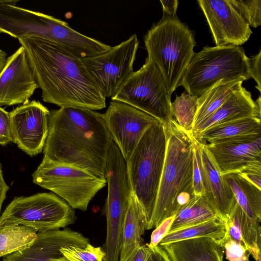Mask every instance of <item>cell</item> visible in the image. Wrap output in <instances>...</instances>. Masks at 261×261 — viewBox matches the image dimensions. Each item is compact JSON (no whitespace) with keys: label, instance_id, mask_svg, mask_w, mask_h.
<instances>
[{"label":"cell","instance_id":"obj_1","mask_svg":"<svg viewBox=\"0 0 261 261\" xmlns=\"http://www.w3.org/2000/svg\"><path fill=\"white\" fill-rule=\"evenodd\" d=\"M18 40L44 102L95 111L106 107V98L81 59L47 40L32 37Z\"/></svg>","mask_w":261,"mask_h":261},{"label":"cell","instance_id":"obj_2","mask_svg":"<svg viewBox=\"0 0 261 261\" xmlns=\"http://www.w3.org/2000/svg\"><path fill=\"white\" fill-rule=\"evenodd\" d=\"M111 140L103 114L83 108H60L49 112L43 158L105 178Z\"/></svg>","mask_w":261,"mask_h":261},{"label":"cell","instance_id":"obj_3","mask_svg":"<svg viewBox=\"0 0 261 261\" xmlns=\"http://www.w3.org/2000/svg\"><path fill=\"white\" fill-rule=\"evenodd\" d=\"M167 134L164 164L154 209L146 229L157 227L174 216L195 195L193 185V149L196 139L173 118L163 124Z\"/></svg>","mask_w":261,"mask_h":261},{"label":"cell","instance_id":"obj_4","mask_svg":"<svg viewBox=\"0 0 261 261\" xmlns=\"http://www.w3.org/2000/svg\"><path fill=\"white\" fill-rule=\"evenodd\" d=\"M144 43L148 57L159 69L171 96L195 54L193 33L176 16L164 14L145 35Z\"/></svg>","mask_w":261,"mask_h":261},{"label":"cell","instance_id":"obj_5","mask_svg":"<svg viewBox=\"0 0 261 261\" xmlns=\"http://www.w3.org/2000/svg\"><path fill=\"white\" fill-rule=\"evenodd\" d=\"M166 146L165 127L158 121L146 131L126 162L133 192L144 211L148 223L155 205Z\"/></svg>","mask_w":261,"mask_h":261},{"label":"cell","instance_id":"obj_6","mask_svg":"<svg viewBox=\"0 0 261 261\" xmlns=\"http://www.w3.org/2000/svg\"><path fill=\"white\" fill-rule=\"evenodd\" d=\"M250 62L240 46H205L193 56L179 86L199 97L222 79L251 78Z\"/></svg>","mask_w":261,"mask_h":261},{"label":"cell","instance_id":"obj_7","mask_svg":"<svg viewBox=\"0 0 261 261\" xmlns=\"http://www.w3.org/2000/svg\"><path fill=\"white\" fill-rule=\"evenodd\" d=\"M32 177L34 183L57 194L72 208L82 211L87 210L90 201L107 184L106 178L44 158Z\"/></svg>","mask_w":261,"mask_h":261},{"label":"cell","instance_id":"obj_8","mask_svg":"<svg viewBox=\"0 0 261 261\" xmlns=\"http://www.w3.org/2000/svg\"><path fill=\"white\" fill-rule=\"evenodd\" d=\"M76 220L75 212L64 200L51 193L15 197L0 217V227L21 225L37 231L65 228Z\"/></svg>","mask_w":261,"mask_h":261},{"label":"cell","instance_id":"obj_9","mask_svg":"<svg viewBox=\"0 0 261 261\" xmlns=\"http://www.w3.org/2000/svg\"><path fill=\"white\" fill-rule=\"evenodd\" d=\"M111 99L133 106L163 124L173 118L171 96L166 83L158 67L148 57L143 66L122 83Z\"/></svg>","mask_w":261,"mask_h":261},{"label":"cell","instance_id":"obj_10","mask_svg":"<svg viewBox=\"0 0 261 261\" xmlns=\"http://www.w3.org/2000/svg\"><path fill=\"white\" fill-rule=\"evenodd\" d=\"M138 46L137 36L134 34L105 53L82 59L106 98H112L133 72Z\"/></svg>","mask_w":261,"mask_h":261},{"label":"cell","instance_id":"obj_11","mask_svg":"<svg viewBox=\"0 0 261 261\" xmlns=\"http://www.w3.org/2000/svg\"><path fill=\"white\" fill-rule=\"evenodd\" d=\"M103 116L112 140L126 162L146 131L159 121L133 106L113 100Z\"/></svg>","mask_w":261,"mask_h":261},{"label":"cell","instance_id":"obj_12","mask_svg":"<svg viewBox=\"0 0 261 261\" xmlns=\"http://www.w3.org/2000/svg\"><path fill=\"white\" fill-rule=\"evenodd\" d=\"M105 177L108 190L105 209L107 228L110 231L117 232L122 227L133 192L126 161L112 140L109 149Z\"/></svg>","mask_w":261,"mask_h":261},{"label":"cell","instance_id":"obj_13","mask_svg":"<svg viewBox=\"0 0 261 261\" xmlns=\"http://www.w3.org/2000/svg\"><path fill=\"white\" fill-rule=\"evenodd\" d=\"M49 112L39 101L32 100L10 113L13 142L31 156L43 150L48 134Z\"/></svg>","mask_w":261,"mask_h":261},{"label":"cell","instance_id":"obj_14","mask_svg":"<svg viewBox=\"0 0 261 261\" xmlns=\"http://www.w3.org/2000/svg\"><path fill=\"white\" fill-rule=\"evenodd\" d=\"M216 46H240L252 33L250 26L230 0H198Z\"/></svg>","mask_w":261,"mask_h":261},{"label":"cell","instance_id":"obj_15","mask_svg":"<svg viewBox=\"0 0 261 261\" xmlns=\"http://www.w3.org/2000/svg\"><path fill=\"white\" fill-rule=\"evenodd\" d=\"M222 176L261 168V136L206 144Z\"/></svg>","mask_w":261,"mask_h":261},{"label":"cell","instance_id":"obj_16","mask_svg":"<svg viewBox=\"0 0 261 261\" xmlns=\"http://www.w3.org/2000/svg\"><path fill=\"white\" fill-rule=\"evenodd\" d=\"M38 85L22 46L7 58L0 72V107L26 103Z\"/></svg>","mask_w":261,"mask_h":261},{"label":"cell","instance_id":"obj_17","mask_svg":"<svg viewBox=\"0 0 261 261\" xmlns=\"http://www.w3.org/2000/svg\"><path fill=\"white\" fill-rule=\"evenodd\" d=\"M90 243L82 233L68 228L39 231L28 247L3 257V261H69L61 252L63 247H84Z\"/></svg>","mask_w":261,"mask_h":261},{"label":"cell","instance_id":"obj_18","mask_svg":"<svg viewBox=\"0 0 261 261\" xmlns=\"http://www.w3.org/2000/svg\"><path fill=\"white\" fill-rule=\"evenodd\" d=\"M204 195L224 222L228 219L236 202L230 188L220 171L205 142H200Z\"/></svg>","mask_w":261,"mask_h":261},{"label":"cell","instance_id":"obj_19","mask_svg":"<svg viewBox=\"0 0 261 261\" xmlns=\"http://www.w3.org/2000/svg\"><path fill=\"white\" fill-rule=\"evenodd\" d=\"M260 97L254 101L242 85L235 89L223 103L193 130L196 138L203 131L217 125L247 117L261 116Z\"/></svg>","mask_w":261,"mask_h":261},{"label":"cell","instance_id":"obj_20","mask_svg":"<svg viewBox=\"0 0 261 261\" xmlns=\"http://www.w3.org/2000/svg\"><path fill=\"white\" fill-rule=\"evenodd\" d=\"M171 261H223L224 248L209 237L180 240L161 246Z\"/></svg>","mask_w":261,"mask_h":261},{"label":"cell","instance_id":"obj_21","mask_svg":"<svg viewBox=\"0 0 261 261\" xmlns=\"http://www.w3.org/2000/svg\"><path fill=\"white\" fill-rule=\"evenodd\" d=\"M144 211L133 193L123 222L119 261H129L141 244L147 225Z\"/></svg>","mask_w":261,"mask_h":261},{"label":"cell","instance_id":"obj_22","mask_svg":"<svg viewBox=\"0 0 261 261\" xmlns=\"http://www.w3.org/2000/svg\"><path fill=\"white\" fill-rule=\"evenodd\" d=\"M261 136V121L258 117H247L212 126L195 139L200 142H214L243 137Z\"/></svg>","mask_w":261,"mask_h":261},{"label":"cell","instance_id":"obj_23","mask_svg":"<svg viewBox=\"0 0 261 261\" xmlns=\"http://www.w3.org/2000/svg\"><path fill=\"white\" fill-rule=\"evenodd\" d=\"M233 194L237 203L252 220L261 221V190L239 173L223 175Z\"/></svg>","mask_w":261,"mask_h":261},{"label":"cell","instance_id":"obj_24","mask_svg":"<svg viewBox=\"0 0 261 261\" xmlns=\"http://www.w3.org/2000/svg\"><path fill=\"white\" fill-rule=\"evenodd\" d=\"M244 81V79H222L199 97L193 129L211 116L235 89L242 85Z\"/></svg>","mask_w":261,"mask_h":261},{"label":"cell","instance_id":"obj_25","mask_svg":"<svg viewBox=\"0 0 261 261\" xmlns=\"http://www.w3.org/2000/svg\"><path fill=\"white\" fill-rule=\"evenodd\" d=\"M217 218L216 212L205 195H195L176 213L169 231Z\"/></svg>","mask_w":261,"mask_h":261},{"label":"cell","instance_id":"obj_26","mask_svg":"<svg viewBox=\"0 0 261 261\" xmlns=\"http://www.w3.org/2000/svg\"><path fill=\"white\" fill-rule=\"evenodd\" d=\"M227 220H230L237 228L250 254L256 261H260V222L250 218L237 202Z\"/></svg>","mask_w":261,"mask_h":261},{"label":"cell","instance_id":"obj_27","mask_svg":"<svg viewBox=\"0 0 261 261\" xmlns=\"http://www.w3.org/2000/svg\"><path fill=\"white\" fill-rule=\"evenodd\" d=\"M226 234L225 223L219 218H217L169 231L162 239L159 245L163 246L180 240L200 237H209L221 241Z\"/></svg>","mask_w":261,"mask_h":261},{"label":"cell","instance_id":"obj_28","mask_svg":"<svg viewBox=\"0 0 261 261\" xmlns=\"http://www.w3.org/2000/svg\"><path fill=\"white\" fill-rule=\"evenodd\" d=\"M37 231L25 225L0 227V257L28 247L36 238Z\"/></svg>","mask_w":261,"mask_h":261},{"label":"cell","instance_id":"obj_29","mask_svg":"<svg viewBox=\"0 0 261 261\" xmlns=\"http://www.w3.org/2000/svg\"><path fill=\"white\" fill-rule=\"evenodd\" d=\"M198 98L188 93H182L180 96H176L174 101L171 103V116L181 128L189 133L193 134Z\"/></svg>","mask_w":261,"mask_h":261},{"label":"cell","instance_id":"obj_30","mask_svg":"<svg viewBox=\"0 0 261 261\" xmlns=\"http://www.w3.org/2000/svg\"><path fill=\"white\" fill-rule=\"evenodd\" d=\"M69 261H103L106 253L100 247L88 244L84 247L69 246L61 249Z\"/></svg>","mask_w":261,"mask_h":261},{"label":"cell","instance_id":"obj_31","mask_svg":"<svg viewBox=\"0 0 261 261\" xmlns=\"http://www.w3.org/2000/svg\"><path fill=\"white\" fill-rule=\"evenodd\" d=\"M249 26L257 28L261 25L260 0H230Z\"/></svg>","mask_w":261,"mask_h":261},{"label":"cell","instance_id":"obj_32","mask_svg":"<svg viewBox=\"0 0 261 261\" xmlns=\"http://www.w3.org/2000/svg\"><path fill=\"white\" fill-rule=\"evenodd\" d=\"M203 171L200 154V141L195 140L193 149V185L195 195H204L202 184Z\"/></svg>","mask_w":261,"mask_h":261},{"label":"cell","instance_id":"obj_33","mask_svg":"<svg viewBox=\"0 0 261 261\" xmlns=\"http://www.w3.org/2000/svg\"><path fill=\"white\" fill-rule=\"evenodd\" d=\"M219 242L223 246L226 258L229 261H244L249 258L250 253L240 244L228 239H223Z\"/></svg>","mask_w":261,"mask_h":261},{"label":"cell","instance_id":"obj_34","mask_svg":"<svg viewBox=\"0 0 261 261\" xmlns=\"http://www.w3.org/2000/svg\"><path fill=\"white\" fill-rule=\"evenodd\" d=\"M13 142L10 113L0 107V144L5 145Z\"/></svg>","mask_w":261,"mask_h":261},{"label":"cell","instance_id":"obj_35","mask_svg":"<svg viewBox=\"0 0 261 261\" xmlns=\"http://www.w3.org/2000/svg\"><path fill=\"white\" fill-rule=\"evenodd\" d=\"M174 219V216L166 218L154 229L151 233L150 243L148 244L149 247L152 248L159 245L169 231Z\"/></svg>","mask_w":261,"mask_h":261},{"label":"cell","instance_id":"obj_36","mask_svg":"<svg viewBox=\"0 0 261 261\" xmlns=\"http://www.w3.org/2000/svg\"><path fill=\"white\" fill-rule=\"evenodd\" d=\"M250 77L254 79L257 85L255 88L261 92V76H260V63H261V50L259 53L250 58Z\"/></svg>","mask_w":261,"mask_h":261},{"label":"cell","instance_id":"obj_37","mask_svg":"<svg viewBox=\"0 0 261 261\" xmlns=\"http://www.w3.org/2000/svg\"><path fill=\"white\" fill-rule=\"evenodd\" d=\"M239 174L261 190V168L247 169Z\"/></svg>","mask_w":261,"mask_h":261},{"label":"cell","instance_id":"obj_38","mask_svg":"<svg viewBox=\"0 0 261 261\" xmlns=\"http://www.w3.org/2000/svg\"><path fill=\"white\" fill-rule=\"evenodd\" d=\"M146 261H171L166 251L159 245L150 248Z\"/></svg>","mask_w":261,"mask_h":261},{"label":"cell","instance_id":"obj_39","mask_svg":"<svg viewBox=\"0 0 261 261\" xmlns=\"http://www.w3.org/2000/svg\"><path fill=\"white\" fill-rule=\"evenodd\" d=\"M164 14L170 16H175L179 2L177 0L160 1Z\"/></svg>","mask_w":261,"mask_h":261},{"label":"cell","instance_id":"obj_40","mask_svg":"<svg viewBox=\"0 0 261 261\" xmlns=\"http://www.w3.org/2000/svg\"><path fill=\"white\" fill-rule=\"evenodd\" d=\"M149 251L148 244L141 245L129 261H146Z\"/></svg>","mask_w":261,"mask_h":261},{"label":"cell","instance_id":"obj_41","mask_svg":"<svg viewBox=\"0 0 261 261\" xmlns=\"http://www.w3.org/2000/svg\"><path fill=\"white\" fill-rule=\"evenodd\" d=\"M9 188L4 179L0 164V213L3 203L6 198V193Z\"/></svg>","mask_w":261,"mask_h":261},{"label":"cell","instance_id":"obj_42","mask_svg":"<svg viewBox=\"0 0 261 261\" xmlns=\"http://www.w3.org/2000/svg\"><path fill=\"white\" fill-rule=\"evenodd\" d=\"M7 58L6 52L0 49V72L5 66Z\"/></svg>","mask_w":261,"mask_h":261},{"label":"cell","instance_id":"obj_43","mask_svg":"<svg viewBox=\"0 0 261 261\" xmlns=\"http://www.w3.org/2000/svg\"><path fill=\"white\" fill-rule=\"evenodd\" d=\"M244 261H249V258H248V259H247L245 260Z\"/></svg>","mask_w":261,"mask_h":261}]
</instances>
